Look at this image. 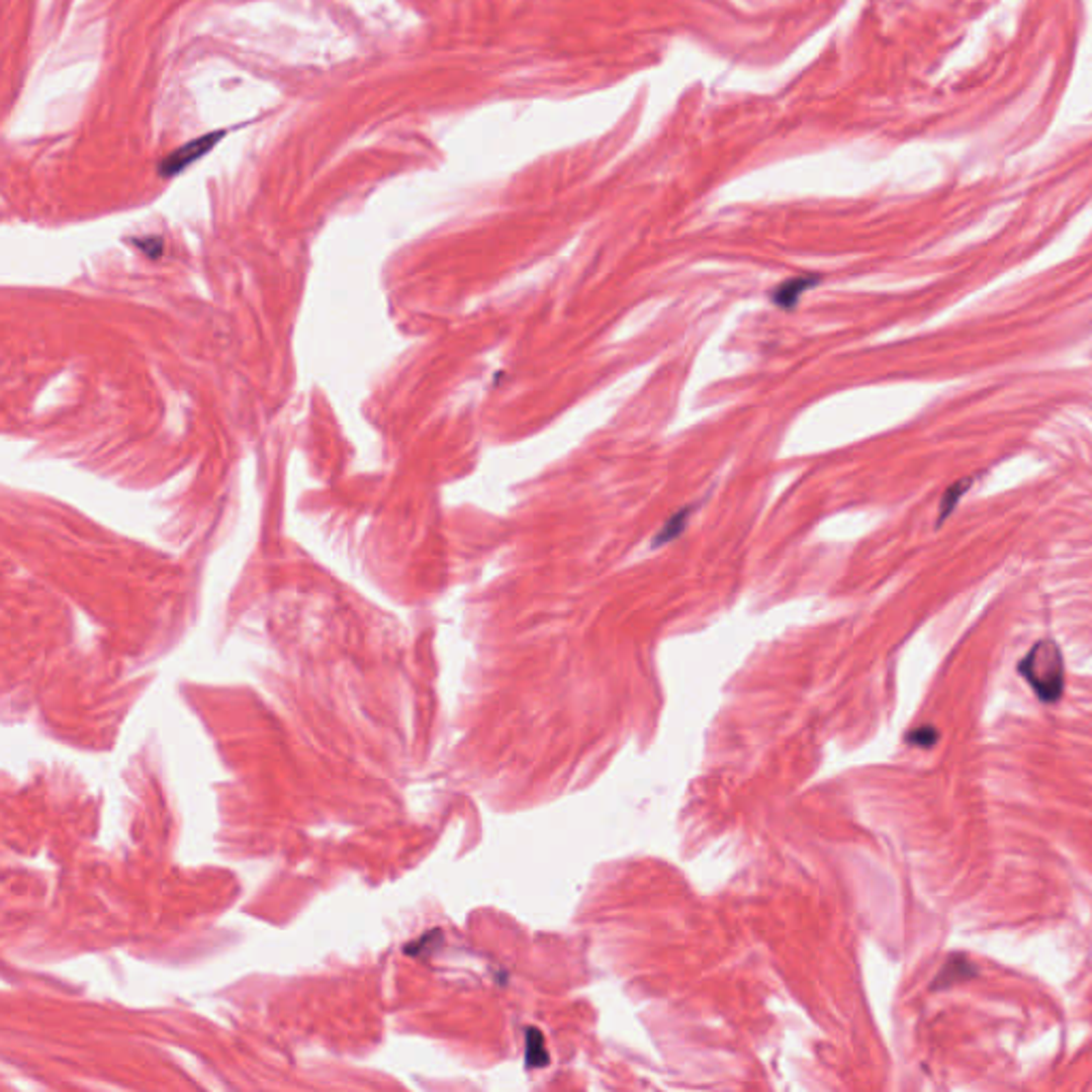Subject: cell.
Here are the masks:
<instances>
[{"instance_id": "3957f363", "label": "cell", "mask_w": 1092, "mask_h": 1092, "mask_svg": "<svg viewBox=\"0 0 1092 1092\" xmlns=\"http://www.w3.org/2000/svg\"><path fill=\"white\" fill-rule=\"evenodd\" d=\"M819 282L817 276H798V278H789L785 280L783 284H779L773 293V304L779 306L783 310H791L798 306V299L811 291L813 286Z\"/></svg>"}, {"instance_id": "277c9868", "label": "cell", "mask_w": 1092, "mask_h": 1092, "mask_svg": "<svg viewBox=\"0 0 1092 1092\" xmlns=\"http://www.w3.org/2000/svg\"><path fill=\"white\" fill-rule=\"evenodd\" d=\"M689 512H691V510H689V508H685V510H681V512H677L675 516H671V518H668V521H666V525L662 527V531H660V534H655V540H653V544H655V546H662V544H666V542H671V540H675V538H677V536L681 534V531H682V529H685Z\"/></svg>"}, {"instance_id": "7a4b0ae2", "label": "cell", "mask_w": 1092, "mask_h": 1092, "mask_svg": "<svg viewBox=\"0 0 1092 1092\" xmlns=\"http://www.w3.org/2000/svg\"><path fill=\"white\" fill-rule=\"evenodd\" d=\"M225 135H227L225 131L201 135V136H197V139L173 149L171 154H167L165 158L158 162V173L162 177L180 175L184 169H188L190 165H195L197 160H201L205 154L212 152V149L225 139Z\"/></svg>"}, {"instance_id": "6da1fadb", "label": "cell", "mask_w": 1092, "mask_h": 1092, "mask_svg": "<svg viewBox=\"0 0 1092 1092\" xmlns=\"http://www.w3.org/2000/svg\"><path fill=\"white\" fill-rule=\"evenodd\" d=\"M1020 673L1044 702H1056L1064 687V662L1054 640H1040L1020 662Z\"/></svg>"}, {"instance_id": "5b68a950", "label": "cell", "mask_w": 1092, "mask_h": 1092, "mask_svg": "<svg viewBox=\"0 0 1092 1092\" xmlns=\"http://www.w3.org/2000/svg\"><path fill=\"white\" fill-rule=\"evenodd\" d=\"M527 1062L529 1067H542V1064L549 1062V1054H546L544 1049L542 1035L536 1031L527 1033Z\"/></svg>"}]
</instances>
